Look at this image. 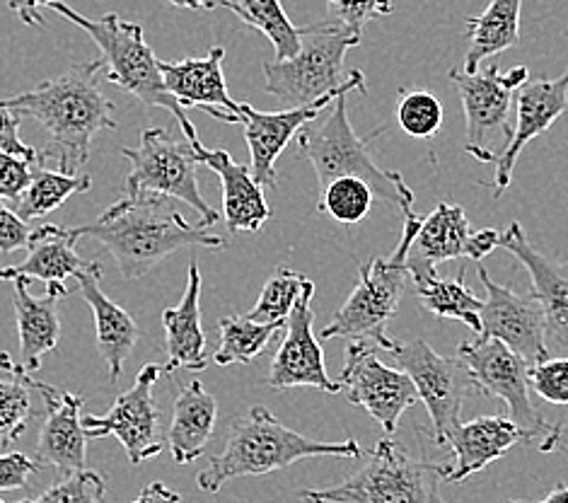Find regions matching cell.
Returning <instances> with one entry per match:
<instances>
[{"instance_id":"1f68e13d","label":"cell","mask_w":568,"mask_h":503,"mask_svg":"<svg viewBox=\"0 0 568 503\" xmlns=\"http://www.w3.org/2000/svg\"><path fill=\"white\" fill-rule=\"evenodd\" d=\"M92 189L90 174H69L63 170H47L37 168L32 172V182L24 189L18 201H12L10 207L16 209L22 221H34L42 215L57 211L63 207L73 194H83Z\"/></svg>"},{"instance_id":"ee69618b","label":"cell","mask_w":568,"mask_h":503,"mask_svg":"<svg viewBox=\"0 0 568 503\" xmlns=\"http://www.w3.org/2000/svg\"><path fill=\"white\" fill-rule=\"evenodd\" d=\"M20 121L22 117L18 112H12L10 107L0 102V151L30 160L32 165H42V158H39L34 148L20 141Z\"/></svg>"},{"instance_id":"816d5d0a","label":"cell","mask_w":568,"mask_h":503,"mask_svg":"<svg viewBox=\"0 0 568 503\" xmlns=\"http://www.w3.org/2000/svg\"><path fill=\"white\" fill-rule=\"evenodd\" d=\"M537 503H568V486L566 484L554 486L551 492L545 499H539Z\"/></svg>"},{"instance_id":"30bf717a","label":"cell","mask_w":568,"mask_h":503,"mask_svg":"<svg viewBox=\"0 0 568 503\" xmlns=\"http://www.w3.org/2000/svg\"><path fill=\"white\" fill-rule=\"evenodd\" d=\"M450 80L463 98L467 124L465 151L479 162H498L516 129L510 121L516 92L530 80V71L525 66L510 68L508 73H500L498 66H489L477 73L453 68Z\"/></svg>"},{"instance_id":"74e56055","label":"cell","mask_w":568,"mask_h":503,"mask_svg":"<svg viewBox=\"0 0 568 503\" xmlns=\"http://www.w3.org/2000/svg\"><path fill=\"white\" fill-rule=\"evenodd\" d=\"M443 104L428 90H404L397 104V124L414 139H433L443 127Z\"/></svg>"},{"instance_id":"ba28073f","label":"cell","mask_w":568,"mask_h":503,"mask_svg":"<svg viewBox=\"0 0 568 503\" xmlns=\"http://www.w3.org/2000/svg\"><path fill=\"white\" fill-rule=\"evenodd\" d=\"M358 44V32L329 20L303 27V44L293 59L264 61V88L286 110L315 102L346 83L344 57Z\"/></svg>"},{"instance_id":"9c48e42d","label":"cell","mask_w":568,"mask_h":503,"mask_svg":"<svg viewBox=\"0 0 568 503\" xmlns=\"http://www.w3.org/2000/svg\"><path fill=\"white\" fill-rule=\"evenodd\" d=\"M131 162L126 177V197H168L180 199L199 213V228H213L221 213L201 197L196 180V148L189 139H178L168 129H145L136 148H121Z\"/></svg>"},{"instance_id":"5bb4252c","label":"cell","mask_w":568,"mask_h":503,"mask_svg":"<svg viewBox=\"0 0 568 503\" xmlns=\"http://www.w3.org/2000/svg\"><path fill=\"white\" fill-rule=\"evenodd\" d=\"M162 373V365L148 363L136 375V383L112 402L110 414L83 416V429L90 441L114 436L129 455L133 467L145 460L158 457L165 447V436L160 431V410L155 404L153 388Z\"/></svg>"},{"instance_id":"7bdbcfd3","label":"cell","mask_w":568,"mask_h":503,"mask_svg":"<svg viewBox=\"0 0 568 503\" xmlns=\"http://www.w3.org/2000/svg\"><path fill=\"white\" fill-rule=\"evenodd\" d=\"M42 467V462L24 453H0V492H18Z\"/></svg>"},{"instance_id":"db71d44e","label":"cell","mask_w":568,"mask_h":503,"mask_svg":"<svg viewBox=\"0 0 568 503\" xmlns=\"http://www.w3.org/2000/svg\"><path fill=\"white\" fill-rule=\"evenodd\" d=\"M0 503H6V501H3V499H0Z\"/></svg>"},{"instance_id":"ffe728a7","label":"cell","mask_w":568,"mask_h":503,"mask_svg":"<svg viewBox=\"0 0 568 503\" xmlns=\"http://www.w3.org/2000/svg\"><path fill=\"white\" fill-rule=\"evenodd\" d=\"M223 59L225 49L213 47L206 59H182L174 63L160 61V71L168 90L182 107H196L213 119L242 124L240 102L230 98L225 85Z\"/></svg>"},{"instance_id":"603a6c76","label":"cell","mask_w":568,"mask_h":503,"mask_svg":"<svg viewBox=\"0 0 568 503\" xmlns=\"http://www.w3.org/2000/svg\"><path fill=\"white\" fill-rule=\"evenodd\" d=\"M80 285V295L90 305L94 318V344L98 353L110 369V380L116 385V380L124 371L126 359L136 349L139 342V324L133 322L129 312L116 305L112 298H106L102 291V264L90 262L80 274L75 276Z\"/></svg>"},{"instance_id":"cb8c5ba5","label":"cell","mask_w":568,"mask_h":503,"mask_svg":"<svg viewBox=\"0 0 568 503\" xmlns=\"http://www.w3.org/2000/svg\"><path fill=\"white\" fill-rule=\"evenodd\" d=\"M201 165L211 168L223 184V219L230 233H260L272 219V209L264 199V187L256 184L245 162H235L227 151H209L204 143L196 145Z\"/></svg>"},{"instance_id":"f907efd6","label":"cell","mask_w":568,"mask_h":503,"mask_svg":"<svg viewBox=\"0 0 568 503\" xmlns=\"http://www.w3.org/2000/svg\"><path fill=\"white\" fill-rule=\"evenodd\" d=\"M162 3L184 10H215L223 8V0H162Z\"/></svg>"},{"instance_id":"bcb514c9","label":"cell","mask_w":568,"mask_h":503,"mask_svg":"<svg viewBox=\"0 0 568 503\" xmlns=\"http://www.w3.org/2000/svg\"><path fill=\"white\" fill-rule=\"evenodd\" d=\"M53 3H65V0H8V8L30 27H42L47 30V20L42 16V8H49Z\"/></svg>"},{"instance_id":"6da1fadb","label":"cell","mask_w":568,"mask_h":503,"mask_svg":"<svg viewBox=\"0 0 568 503\" xmlns=\"http://www.w3.org/2000/svg\"><path fill=\"white\" fill-rule=\"evenodd\" d=\"M102 71L100 59L78 63L59 78L0 100L12 112L30 117L47 129L49 145L39 153L42 162H57L59 170L75 174L90 158L94 135L116 129L114 104L98 83Z\"/></svg>"},{"instance_id":"836d02e7","label":"cell","mask_w":568,"mask_h":503,"mask_svg":"<svg viewBox=\"0 0 568 503\" xmlns=\"http://www.w3.org/2000/svg\"><path fill=\"white\" fill-rule=\"evenodd\" d=\"M221 346L215 349L213 361L219 365H247L266 344L286 330V322H256L250 315H225L219 322Z\"/></svg>"},{"instance_id":"3957f363","label":"cell","mask_w":568,"mask_h":503,"mask_svg":"<svg viewBox=\"0 0 568 503\" xmlns=\"http://www.w3.org/2000/svg\"><path fill=\"white\" fill-rule=\"evenodd\" d=\"M363 451L356 439L342 443L313 441L288 429L286 424L256 404L245 419L230 429L221 455L211 457L209 467L199 472V486L209 494H219L223 484L237 477H260L278 472L307 457H361Z\"/></svg>"},{"instance_id":"8fae6325","label":"cell","mask_w":568,"mask_h":503,"mask_svg":"<svg viewBox=\"0 0 568 503\" xmlns=\"http://www.w3.org/2000/svg\"><path fill=\"white\" fill-rule=\"evenodd\" d=\"M407 373L418 390V400L424 402L433 424V443L443 447L445 433L459 424V412L469 394L477 392L467 365L459 359L440 356L424 339L397 342L387 351Z\"/></svg>"},{"instance_id":"52a82bcc","label":"cell","mask_w":568,"mask_h":503,"mask_svg":"<svg viewBox=\"0 0 568 503\" xmlns=\"http://www.w3.org/2000/svg\"><path fill=\"white\" fill-rule=\"evenodd\" d=\"M453 462L414 457L397 441L383 439L365 465L342 484L305 489V503H445L440 484Z\"/></svg>"},{"instance_id":"d6986e66","label":"cell","mask_w":568,"mask_h":503,"mask_svg":"<svg viewBox=\"0 0 568 503\" xmlns=\"http://www.w3.org/2000/svg\"><path fill=\"white\" fill-rule=\"evenodd\" d=\"M568 112V68L559 78L527 80L516 92V129L506 148V153L496 162L494 192L500 197L510 187L513 170L523 153V148L539 139L549 127Z\"/></svg>"},{"instance_id":"83f0119b","label":"cell","mask_w":568,"mask_h":503,"mask_svg":"<svg viewBox=\"0 0 568 503\" xmlns=\"http://www.w3.org/2000/svg\"><path fill=\"white\" fill-rule=\"evenodd\" d=\"M30 281L20 276L12 283V303H16V318H18V334L22 346V365L30 373L42 369V359L47 353L59 346L61 339V320L57 301L59 293L47 291L44 298H34L30 293Z\"/></svg>"},{"instance_id":"277c9868","label":"cell","mask_w":568,"mask_h":503,"mask_svg":"<svg viewBox=\"0 0 568 503\" xmlns=\"http://www.w3.org/2000/svg\"><path fill=\"white\" fill-rule=\"evenodd\" d=\"M49 10L59 12L65 20H71L80 30H85L94 44L102 51L104 63V78L129 92L131 98H136L145 107H160L168 110L182 129L184 139L194 143V148L201 143L196 135V127L189 121L184 107L178 102V98L168 90L165 78L160 71V59L155 51L145 44L143 27L136 22H124L116 12H106L100 20H90L83 12L73 10L65 3H53Z\"/></svg>"},{"instance_id":"4fadbf2b","label":"cell","mask_w":568,"mask_h":503,"mask_svg":"<svg viewBox=\"0 0 568 503\" xmlns=\"http://www.w3.org/2000/svg\"><path fill=\"white\" fill-rule=\"evenodd\" d=\"M375 351V344L354 339L346 346L339 385L351 404L363 406L387 436H392L399 426L402 414L418 402V390L407 373L402 369H389L377 359Z\"/></svg>"},{"instance_id":"681fc988","label":"cell","mask_w":568,"mask_h":503,"mask_svg":"<svg viewBox=\"0 0 568 503\" xmlns=\"http://www.w3.org/2000/svg\"><path fill=\"white\" fill-rule=\"evenodd\" d=\"M133 503H180V494L172 492L162 482H151L141 489L139 499Z\"/></svg>"},{"instance_id":"44dd1931","label":"cell","mask_w":568,"mask_h":503,"mask_svg":"<svg viewBox=\"0 0 568 503\" xmlns=\"http://www.w3.org/2000/svg\"><path fill=\"white\" fill-rule=\"evenodd\" d=\"M498 248L510 252L527 269L532 281V295L545 312L547 334L559 346L568 349V260L554 262L547 254L537 252L525 238L520 223H510L500 233Z\"/></svg>"},{"instance_id":"7dc6e473","label":"cell","mask_w":568,"mask_h":503,"mask_svg":"<svg viewBox=\"0 0 568 503\" xmlns=\"http://www.w3.org/2000/svg\"><path fill=\"white\" fill-rule=\"evenodd\" d=\"M498 240H500V230H494V228L477 230V233L471 235L469 260L479 264V262L484 260V256H489V254L498 248Z\"/></svg>"},{"instance_id":"4dcf8cb0","label":"cell","mask_w":568,"mask_h":503,"mask_svg":"<svg viewBox=\"0 0 568 503\" xmlns=\"http://www.w3.org/2000/svg\"><path fill=\"white\" fill-rule=\"evenodd\" d=\"M412 281L416 285V295L422 305L436 318H448L465 322L467 328L475 332V336L481 332V308L484 301L475 293L467 291L465 285V269H459V276L453 279H438L436 269L409 264Z\"/></svg>"},{"instance_id":"7402d4cb","label":"cell","mask_w":568,"mask_h":503,"mask_svg":"<svg viewBox=\"0 0 568 503\" xmlns=\"http://www.w3.org/2000/svg\"><path fill=\"white\" fill-rule=\"evenodd\" d=\"M523 441L530 439L510 416H479L465 424L459 421L445 433L443 441V447H450L455 455L450 472L445 474V484H463Z\"/></svg>"},{"instance_id":"8d00e7d4","label":"cell","mask_w":568,"mask_h":503,"mask_svg":"<svg viewBox=\"0 0 568 503\" xmlns=\"http://www.w3.org/2000/svg\"><path fill=\"white\" fill-rule=\"evenodd\" d=\"M307 283V276L297 274L293 269L278 266L264 283L260 301H256L250 318L256 322H288L293 305L301 298Z\"/></svg>"},{"instance_id":"e0dca14e","label":"cell","mask_w":568,"mask_h":503,"mask_svg":"<svg viewBox=\"0 0 568 503\" xmlns=\"http://www.w3.org/2000/svg\"><path fill=\"white\" fill-rule=\"evenodd\" d=\"M315 283L307 279L305 289L293 305L288 322H286V336L276 351L272 373H268V385L274 390H288V388H315L322 392L336 394L342 392L339 380H332L324 365V351L315 336Z\"/></svg>"},{"instance_id":"e575fe53","label":"cell","mask_w":568,"mask_h":503,"mask_svg":"<svg viewBox=\"0 0 568 503\" xmlns=\"http://www.w3.org/2000/svg\"><path fill=\"white\" fill-rule=\"evenodd\" d=\"M0 371L6 373L0 378V447H8L27 431L32 416V388L24 383V365L12 361L6 351H0Z\"/></svg>"},{"instance_id":"2e32d148","label":"cell","mask_w":568,"mask_h":503,"mask_svg":"<svg viewBox=\"0 0 568 503\" xmlns=\"http://www.w3.org/2000/svg\"><path fill=\"white\" fill-rule=\"evenodd\" d=\"M477 274L486 289V301L481 308V332L477 334V339H498V342H504L520 359H525L527 365L549 359L547 322L537 298L532 293L518 295L508 285L496 283L481 264Z\"/></svg>"},{"instance_id":"7a4b0ae2","label":"cell","mask_w":568,"mask_h":503,"mask_svg":"<svg viewBox=\"0 0 568 503\" xmlns=\"http://www.w3.org/2000/svg\"><path fill=\"white\" fill-rule=\"evenodd\" d=\"M78 238L100 240L114 256L121 276L136 281L170 254L184 248L221 250L225 240L189 225L184 215L170 207L168 197H124L112 203L98 221L75 228Z\"/></svg>"},{"instance_id":"7c38bea8","label":"cell","mask_w":568,"mask_h":503,"mask_svg":"<svg viewBox=\"0 0 568 503\" xmlns=\"http://www.w3.org/2000/svg\"><path fill=\"white\" fill-rule=\"evenodd\" d=\"M457 359L467 365L477 392L504 400L510 419L527 433V439L547 436L551 424L539 414L530 400V365L498 339H465Z\"/></svg>"},{"instance_id":"8992f818","label":"cell","mask_w":568,"mask_h":503,"mask_svg":"<svg viewBox=\"0 0 568 503\" xmlns=\"http://www.w3.org/2000/svg\"><path fill=\"white\" fill-rule=\"evenodd\" d=\"M422 219L412 211L404 215V230L397 250L389 256L363 264L358 269V283L346 298V303L336 310V315L327 328L322 330V339H361L377 349L389 351L395 339L387 334L389 320L397 315L404 289L412 279L409 250L416 240Z\"/></svg>"},{"instance_id":"60d3db41","label":"cell","mask_w":568,"mask_h":503,"mask_svg":"<svg viewBox=\"0 0 568 503\" xmlns=\"http://www.w3.org/2000/svg\"><path fill=\"white\" fill-rule=\"evenodd\" d=\"M530 385L545 402L568 406V359H545L530 365Z\"/></svg>"},{"instance_id":"f1b7e54d","label":"cell","mask_w":568,"mask_h":503,"mask_svg":"<svg viewBox=\"0 0 568 503\" xmlns=\"http://www.w3.org/2000/svg\"><path fill=\"white\" fill-rule=\"evenodd\" d=\"M471 230L467 213L463 207L440 201L426 221L418 225L416 240L409 250V264H422L436 269L443 262L450 260H469Z\"/></svg>"},{"instance_id":"ab89813d","label":"cell","mask_w":568,"mask_h":503,"mask_svg":"<svg viewBox=\"0 0 568 503\" xmlns=\"http://www.w3.org/2000/svg\"><path fill=\"white\" fill-rule=\"evenodd\" d=\"M329 22L363 34V27L375 18H387L395 10V0H327Z\"/></svg>"},{"instance_id":"f5cc1de1","label":"cell","mask_w":568,"mask_h":503,"mask_svg":"<svg viewBox=\"0 0 568 503\" xmlns=\"http://www.w3.org/2000/svg\"><path fill=\"white\" fill-rule=\"evenodd\" d=\"M508 503H520V501H508Z\"/></svg>"},{"instance_id":"f35d334b","label":"cell","mask_w":568,"mask_h":503,"mask_svg":"<svg viewBox=\"0 0 568 503\" xmlns=\"http://www.w3.org/2000/svg\"><path fill=\"white\" fill-rule=\"evenodd\" d=\"M106 494V482L102 474L92 470L69 472L63 480L53 482L49 489L34 499L18 503H102Z\"/></svg>"},{"instance_id":"d590c367","label":"cell","mask_w":568,"mask_h":503,"mask_svg":"<svg viewBox=\"0 0 568 503\" xmlns=\"http://www.w3.org/2000/svg\"><path fill=\"white\" fill-rule=\"evenodd\" d=\"M375 203L373 187L361 177H336L320 189L317 209L342 225H356L371 213Z\"/></svg>"},{"instance_id":"f6af8a7d","label":"cell","mask_w":568,"mask_h":503,"mask_svg":"<svg viewBox=\"0 0 568 503\" xmlns=\"http://www.w3.org/2000/svg\"><path fill=\"white\" fill-rule=\"evenodd\" d=\"M32 230L34 228L22 221L8 201L0 199V252L12 254L20 248H27L32 238Z\"/></svg>"},{"instance_id":"9a60e30c","label":"cell","mask_w":568,"mask_h":503,"mask_svg":"<svg viewBox=\"0 0 568 503\" xmlns=\"http://www.w3.org/2000/svg\"><path fill=\"white\" fill-rule=\"evenodd\" d=\"M354 90L365 92L363 71H351L346 83L339 90L324 94V98L310 104L293 107V110L262 112L252 104L240 102L242 127H245V139L252 158V177L256 184L264 189H276V160L286 151V145L295 139L297 131L310 124V121H315L322 114V110H327L329 104H334L336 98H342V94H348Z\"/></svg>"},{"instance_id":"4316f807","label":"cell","mask_w":568,"mask_h":503,"mask_svg":"<svg viewBox=\"0 0 568 503\" xmlns=\"http://www.w3.org/2000/svg\"><path fill=\"white\" fill-rule=\"evenodd\" d=\"M219 421V402L204 390L199 380L186 383L174 400L168 445L178 465H192L206 453Z\"/></svg>"},{"instance_id":"484cf974","label":"cell","mask_w":568,"mask_h":503,"mask_svg":"<svg viewBox=\"0 0 568 503\" xmlns=\"http://www.w3.org/2000/svg\"><path fill=\"white\" fill-rule=\"evenodd\" d=\"M78 240L80 238L75 228H61L51 223L34 228L30 244H27L24 262L0 269V281H16L20 276L44 283L75 279L90 264L78 256Z\"/></svg>"},{"instance_id":"5b68a950","label":"cell","mask_w":568,"mask_h":503,"mask_svg":"<svg viewBox=\"0 0 568 503\" xmlns=\"http://www.w3.org/2000/svg\"><path fill=\"white\" fill-rule=\"evenodd\" d=\"M346 98L342 94L332 104V112L324 119H315L297 131V151L313 165L317 174L320 189L327 187L336 177H361L368 182L377 201H385L389 207H397L404 215L414 211V192L404 182V177L395 170H383L371 155V143L377 133L368 139L356 135L348 121Z\"/></svg>"},{"instance_id":"c3c4849f","label":"cell","mask_w":568,"mask_h":503,"mask_svg":"<svg viewBox=\"0 0 568 503\" xmlns=\"http://www.w3.org/2000/svg\"><path fill=\"white\" fill-rule=\"evenodd\" d=\"M539 453H564L568 455V421H559V424H551L547 436L539 445Z\"/></svg>"},{"instance_id":"b9f144b4","label":"cell","mask_w":568,"mask_h":503,"mask_svg":"<svg viewBox=\"0 0 568 503\" xmlns=\"http://www.w3.org/2000/svg\"><path fill=\"white\" fill-rule=\"evenodd\" d=\"M32 182V162L0 151V199L12 203Z\"/></svg>"},{"instance_id":"ac0fdd59","label":"cell","mask_w":568,"mask_h":503,"mask_svg":"<svg viewBox=\"0 0 568 503\" xmlns=\"http://www.w3.org/2000/svg\"><path fill=\"white\" fill-rule=\"evenodd\" d=\"M22 375L24 383L39 392L47 406V419L37 443V460L63 474L85 470L90 439L85 436L83 419H80V406L85 400L80 394L59 392V388L34 380L27 369Z\"/></svg>"},{"instance_id":"f546056e","label":"cell","mask_w":568,"mask_h":503,"mask_svg":"<svg viewBox=\"0 0 568 503\" xmlns=\"http://www.w3.org/2000/svg\"><path fill=\"white\" fill-rule=\"evenodd\" d=\"M520 8L523 0H491L481 16L467 18V73H477L484 59H494L520 44Z\"/></svg>"},{"instance_id":"d6a6232c","label":"cell","mask_w":568,"mask_h":503,"mask_svg":"<svg viewBox=\"0 0 568 503\" xmlns=\"http://www.w3.org/2000/svg\"><path fill=\"white\" fill-rule=\"evenodd\" d=\"M223 8L260 30L274 44V59H293L303 44V27H295L283 10L281 0H223Z\"/></svg>"},{"instance_id":"d4e9b609","label":"cell","mask_w":568,"mask_h":503,"mask_svg":"<svg viewBox=\"0 0 568 503\" xmlns=\"http://www.w3.org/2000/svg\"><path fill=\"white\" fill-rule=\"evenodd\" d=\"M162 330H165L168 351V363L162 365V371H206L209 356L204 324H201V271L196 260L189 262V281L182 301L162 310Z\"/></svg>"}]
</instances>
